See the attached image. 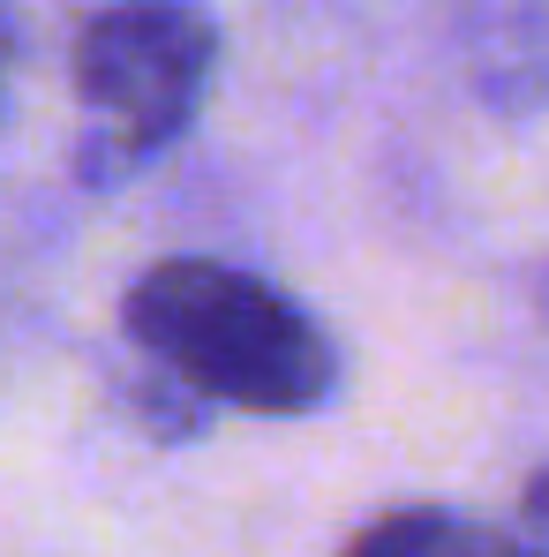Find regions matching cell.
I'll return each mask as SVG.
<instances>
[{"label": "cell", "instance_id": "277c9868", "mask_svg": "<svg viewBox=\"0 0 549 557\" xmlns=\"http://www.w3.org/2000/svg\"><path fill=\"white\" fill-rule=\"evenodd\" d=\"M339 557H489V543L474 520H459L445 505H391Z\"/></svg>", "mask_w": 549, "mask_h": 557}, {"label": "cell", "instance_id": "7a4b0ae2", "mask_svg": "<svg viewBox=\"0 0 549 557\" xmlns=\"http://www.w3.org/2000/svg\"><path fill=\"white\" fill-rule=\"evenodd\" d=\"M219 76V23L203 0H113L76 38V98L113 166L159 159L203 113Z\"/></svg>", "mask_w": 549, "mask_h": 557}, {"label": "cell", "instance_id": "5b68a950", "mask_svg": "<svg viewBox=\"0 0 549 557\" xmlns=\"http://www.w3.org/2000/svg\"><path fill=\"white\" fill-rule=\"evenodd\" d=\"M497 557H549V467L527 474L520 505H512V528H504V550Z\"/></svg>", "mask_w": 549, "mask_h": 557}, {"label": "cell", "instance_id": "6da1fadb", "mask_svg": "<svg viewBox=\"0 0 549 557\" xmlns=\"http://www.w3.org/2000/svg\"><path fill=\"white\" fill-rule=\"evenodd\" d=\"M128 339L144 362L174 376L188 399L241 407V414H316L339 392L332 332L278 294L272 278L219 264V257H166L121 301Z\"/></svg>", "mask_w": 549, "mask_h": 557}, {"label": "cell", "instance_id": "3957f363", "mask_svg": "<svg viewBox=\"0 0 549 557\" xmlns=\"http://www.w3.org/2000/svg\"><path fill=\"white\" fill-rule=\"evenodd\" d=\"M459 61L482 106L497 113H535L549 106V15L535 0H466Z\"/></svg>", "mask_w": 549, "mask_h": 557}]
</instances>
